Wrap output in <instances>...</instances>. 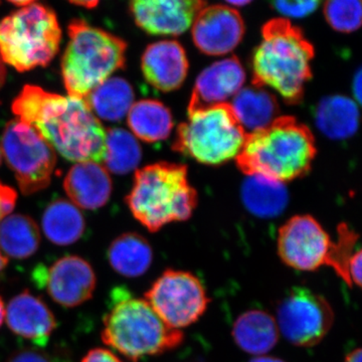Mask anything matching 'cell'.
<instances>
[{
    "label": "cell",
    "instance_id": "39",
    "mask_svg": "<svg viewBox=\"0 0 362 362\" xmlns=\"http://www.w3.org/2000/svg\"><path fill=\"white\" fill-rule=\"evenodd\" d=\"M250 362H286L277 357H272L268 356H256L251 359Z\"/></svg>",
    "mask_w": 362,
    "mask_h": 362
},
{
    "label": "cell",
    "instance_id": "42",
    "mask_svg": "<svg viewBox=\"0 0 362 362\" xmlns=\"http://www.w3.org/2000/svg\"><path fill=\"white\" fill-rule=\"evenodd\" d=\"M6 320V305H4V300L0 297V327Z\"/></svg>",
    "mask_w": 362,
    "mask_h": 362
},
{
    "label": "cell",
    "instance_id": "25",
    "mask_svg": "<svg viewBox=\"0 0 362 362\" xmlns=\"http://www.w3.org/2000/svg\"><path fill=\"white\" fill-rule=\"evenodd\" d=\"M42 228L52 244L70 246L84 235V216L71 202L56 199L47 206L42 214Z\"/></svg>",
    "mask_w": 362,
    "mask_h": 362
},
{
    "label": "cell",
    "instance_id": "24",
    "mask_svg": "<svg viewBox=\"0 0 362 362\" xmlns=\"http://www.w3.org/2000/svg\"><path fill=\"white\" fill-rule=\"evenodd\" d=\"M134 97L132 86L125 78L113 77L98 86L85 101L98 119L119 122L129 113Z\"/></svg>",
    "mask_w": 362,
    "mask_h": 362
},
{
    "label": "cell",
    "instance_id": "33",
    "mask_svg": "<svg viewBox=\"0 0 362 362\" xmlns=\"http://www.w3.org/2000/svg\"><path fill=\"white\" fill-rule=\"evenodd\" d=\"M16 199H18V194L16 190L0 182V223L13 213Z\"/></svg>",
    "mask_w": 362,
    "mask_h": 362
},
{
    "label": "cell",
    "instance_id": "36",
    "mask_svg": "<svg viewBox=\"0 0 362 362\" xmlns=\"http://www.w3.org/2000/svg\"><path fill=\"white\" fill-rule=\"evenodd\" d=\"M81 362H123L110 350L94 349L86 354Z\"/></svg>",
    "mask_w": 362,
    "mask_h": 362
},
{
    "label": "cell",
    "instance_id": "44",
    "mask_svg": "<svg viewBox=\"0 0 362 362\" xmlns=\"http://www.w3.org/2000/svg\"><path fill=\"white\" fill-rule=\"evenodd\" d=\"M7 263H8V259L0 251V273L6 268Z\"/></svg>",
    "mask_w": 362,
    "mask_h": 362
},
{
    "label": "cell",
    "instance_id": "7",
    "mask_svg": "<svg viewBox=\"0 0 362 362\" xmlns=\"http://www.w3.org/2000/svg\"><path fill=\"white\" fill-rule=\"evenodd\" d=\"M62 30L49 7L33 1L0 21V58L16 71L47 66L58 54Z\"/></svg>",
    "mask_w": 362,
    "mask_h": 362
},
{
    "label": "cell",
    "instance_id": "31",
    "mask_svg": "<svg viewBox=\"0 0 362 362\" xmlns=\"http://www.w3.org/2000/svg\"><path fill=\"white\" fill-rule=\"evenodd\" d=\"M324 14L333 30L343 33L356 32L361 25V2L335 0L324 4Z\"/></svg>",
    "mask_w": 362,
    "mask_h": 362
},
{
    "label": "cell",
    "instance_id": "30",
    "mask_svg": "<svg viewBox=\"0 0 362 362\" xmlns=\"http://www.w3.org/2000/svg\"><path fill=\"white\" fill-rule=\"evenodd\" d=\"M337 240L333 242L326 266L332 268L337 276L344 281L345 284L351 287L349 267L352 257L356 254L354 250L358 243L359 235L346 223H341L337 226Z\"/></svg>",
    "mask_w": 362,
    "mask_h": 362
},
{
    "label": "cell",
    "instance_id": "4",
    "mask_svg": "<svg viewBox=\"0 0 362 362\" xmlns=\"http://www.w3.org/2000/svg\"><path fill=\"white\" fill-rule=\"evenodd\" d=\"M101 337L105 344L132 362L159 356L180 346L182 331L164 323L150 305L122 287L111 293Z\"/></svg>",
    "mask_w": 362,
    "mask_h": 362
},
{
    "label": "cell",
    "instance_id": "41",
    "mask_svg": "<svg viewBox=\"0 0 362 362\" xmlns=\"http://www.w3.org/2000/svg\"><path fill=\"white\" fill-rule=\"evenodd\" d=\"M6 66H4V62L0 58V89L4 87V83H6Z\"/></svg>",
    "mask_w": 362,
    "mask_h": 362
},
{
    "label": "cell",
    "instance_id": "17",
    "mask_svg": "<svg viewBox=\"0 0 362 362\" xmlns=\"http://www.w3.org/2000/svg\"><path fill=\"white\" fill-rule=\"evenodd\" d=\"M6 321L14 334L37 346H45L57 328V319L51 309L28 290L9 301Z\"/></svg>",
    "mask_w": 362,
    "mask_h": 362
},
{
    "label": "cell",
    "instance_id": "10",
    "mask_svg": "<svg viewBox=\"0 0 362 362\" xmlns=\"http://www.w3.org/2000/svg\"><path fill=\"white\" fill-rule=\"evenodd\" d=\"M144 300L169 327L180 330L199 321L211 299L197 276L187 271H164L145 293Z\"/></svg>",
    "mask_w": 362,
    "mask_h": 362
},
{
    "label": "cell",
    "instance_id": "20",
    "mask_svg": "<svg viewBox=\"0 0 362 362\" xmlns=\"http://www.w3.org/2000/svg\"><path fill=\"white\" fill-rule=\"evenodd\" d=\"M275 317L268 312L250 310L238 317L233 326V337L243 351L255 356H265L279 341Z\"/></svg>",
    "mask_w": 362,
    "mask_h": 362
},
{
    "label": "cell",
    "instance_id": "37",
    "mask_svg": "<svg viewBox=\"0 0 362 362\" xmlns=\"http://www.w3.org/2000/svg\"><path fill=\"white\" fill-rule=\"evenodd\" d=\"M354 95L357 101L361 102V71H357L354 80Z\"/></svg>",
    "mask_w": 362,
    "mask_h": 362
},
{
    "label": "cell",
    "instance_id": "18",
    "mask_svg": "<svg viewBox=\"0 0 362 362\" xmlns=\"http://www.w3.org/2000/svg\"><path fill=\"white\" fill-rule=\"evenodd\" d=\"M187 52L175 40H161L146 47L141 59L145 80L161 92L180 89L188 73Z\"/></svg>",
    "mask_w": 362,
    "mask_h": 362
},
{
    "label": "cell",
    "instance_id": "34",
    "mask_svg": "<svg viewBox=\"0 0 362 362\" xmlns=\"http://www.w3.org/2000/svg\"><path fill=\"white\" fill-rule=\"evenodd\" d=\"M6 362H52L49 356L35 349H23L14 352Z\"/></svg>",
    "mask_w": 362,
    "mask_h": 362
},
{
    "label": "cell",
    "instance_id": "23",
    "mask_svg": "<svg viewBox=\"0 0 362 362\" xmlns=\"http://www.w3.org/2000/svg\"><path fill=\"white\" fill-rule=\"evenodd\" d=\"M242 199L255 216L273 218L282 214L289 202L284 183L259 175L247 176L243 183Z\"/></svg>",
    "mask_w": 362,
    "mask_h": 362
},
{
    "label": "cell",
    "instance_id": "43",
    "mask_svg": "<svg viewBox=\"0 0 362 362\" xmlns=\"http://www.w3.org/2000/svg\"><path fill=\"white\" fill-rule=\"evenodd\" d=\"M33 1H30V0H23V1H11V4L13 6L18 7V8H23V7L30 6L32 4Z\"/></svg>",
    "mask_w": 362,
    "mask_h": 362
},
{
    "label": "cell",
    "instance_id": "11",
    "mask_svg": "<svg viewBox=\"0 0 362 362\" xmlns=\"http://www.w3.org/2000/svg\"><path fill=\"white\" fill-rule=\"evenodd\" d=\"M279 332L298 347L320 343L334 323V312L321 295L303 287L293 288L278 305Z\"/></svg>",
    "mask_w": 362,
    "mask_h": 362
},
{
    "label": "cell",
    "instance_id": "2",
    "mask_svg": "<svg viewBox=\"0 0 362 362\" xmlns=\"http://www.w3.org/2000/svg\"><path fill=\"white\" fill-rule=\"evenodd\" d=\"M314 47L297 26L274 18L262 28V40L252 59V85L272 88L286 103L299 104L312 77Z\"/></svg>",
    "mask_w": 362,
    "mask_h": 362
},
{
    "label": "cell",
    "instance_id": "9",
    "mask_svg": "<svg viewBox=\"0 0 362 362\" xmlns=\"http://www.w3.org/2000/svg\"><path fill=\"white\" fill-rule=\"evenodd\" d=\"M0 148L16 175L21 194H37L51 185L56 151L32 126L20 120L7 123Z\"/></svg>",
    "mask_w": 362,
    "mask_h": 362
},
{
    "label": "cell",
    "instance_id": "3",
    "mask_svg": "<svg viewBox=\"0 0 362 362\" xmlns=\"http://www.w3.org/2000/svg\"><path fill=\"white\" fill-rule=\"evenodd\" d=\"M317 153L311 130L292 116H279L263 129L247 135L235 160L247 176L284 183L306 175Z\"/></svg>",
    "mask_w": 362,
    "mask_h": 362
},
{
    "label": "cell",
    "instance_id": "21",
    "mask_svg": "<svg viewBox=\"0 0 362 362\" xmlns=\"http://www.w3.org/2000/svg\"><path fill=\"white\" fill-rule=\"evenodd\" d=\"M230 106L247 134L263 129L279 117L275 96L258 86L243 88L233 98Z\"/></svg>",
    "mask_w": 362,
    "mask_h": 362
},
{
    "label": "cell",
    "instance_id": "1",
    "mask_svg": "<svg viewBox=\"0 0 362 362\" xmlns=\"http://www.w3.org/2000/svg\"><path fill=\"white\" fill-rule=\"evenodd\" d=\"M11 110L68 160L103 161L106 129L85 100L26 85Z\"/></svg>",
    "mask_w": 362,
    "mask_h": 362
},
{
    "label": "cell",
    "instance_id": "19",
    "mask_svg": "<svg viewBox=\"0 0 362 362\" xmlns=\"http://www.w3.org/2000/svg\"><path fill=\"white\" fill-rule=\"evenodd\" d=\"M64 189L78 209L95 211L110 199L113 183L108 170L99 162H78L64 180Z\"/></svg>",
    "mask_w": 362,
    "mask_h": 362
},
{
    "label": "cell",
    "instance_id": "8",
    "mask_svg": "<svg viewBox=\"0 0 362 362\" xmlns=\"http://www.w3.org/2000/svg\"><path fill=\"white\" fill-rule=\"evenodd\" d=\"M247 135L230 103L216 105L188 112L173 149L199 163L220 165L237 158Z\"/></svg>",
    "mask_w": 362,
    "mask_h": 362
},
{
    "label": "cell",
    "instance_id": "32",
    "mask_svg": "<svg viewBox=\"0 0 362 362\" xmlns=\"http://www.w3.org/2000/svg\"><path fill=\"white\" fill-rule=\"evenodd\" d=\"M319 1H275L273 6L282 16L288 18H305L316 11Z\"/></svg>",
    "mask_w": 362,
    "mask_h": 362
},
{
    "label": "cell",
    "instance_id": "35",
    "mask_svg": "<svg viewBox=\"0 0 362 362\" xmlns=\"http://www.w3.org/2000/svg\"><path fill=\"white\" fill-rule=\"evenodd\" d=\"M361 268H362V252L361 250H357L354 256L352 257L349 267V276L351 287L354 285L361 287Z\"/></svg>",
    "mask_w": 362,
    "mask_h": 362
},
{
    "label": "cell",
    "instance_id": "27",
    "mask_svg": "<svg viewBox=\"0 0 362 362\" xmlns=\"http://www.w3.org/2000/svg\"><path fill=\"white\" fill-rule=\"evenodd\" d=\"M131 133L144 142L168 139L173 128L170 110L156 100H141L133 104L127 115Z\"/></svg>",
    "mask_w": 362,
    "mask_h": 362
},
{
    "label": "cell",
    "instance_id": "13",
    "mask_svg": "<svg viewBox=\"0 0 362 362\" xmlns=\"http://www.w3.org/2000/svg\"><path fill=\"white\" fill-rule=\"evenodd\" d=\"M33 276L35 284L65 308H75L89 301L96 289L94 269L78 256L63 257L49 268L40 265Z\"/></svg>",
    "mask_w": 362,
    "mask_h": 362
},
{
    "label": "cell",
    "instance_id": "6",
    "mask_svg": "<svg viewBox=\"0 0 362 362\" xmlns=\"http://www.w3.org/2000/svg\"><path fill=\"white\" fill-rule=\"evenodd\" d=\"M68 33L62 77L69 96L85 100L112 74L125 66L127 44L81 20L71 21Z\"/></svg>",
    "mask_w": 362,
    "mask_h": 362
},
{
    "label": "cell",
    "instance_id": "22",
    "mask_svg": "<svg viewBox=\"0 0 362 362\" xmlns=\"http://www.w3.org/2000/svg\"><path fill=\"white\" fill-rule=\"evenodd\" d=\"M110 266L119 275L137 278L149 270L153 262V250L139 233H125L111 243L107 252Z\"/></svg>",
    "mask_w": 362,
    "mask_h": 362
},
{
    "label": "cell",
    "instance_id": "16",
    "mask_svg": "<svg viewBox=\"0 0 362 362\" xmlns=\"http://www.w3.org/2000/svg\"><path fill=\"white\" fill-rule=\"evenodd\" d=\"M245 81L246 71L237 57L216 62L197 77L187 112L226 103L243 89Z\"/></svg>",
    "mask_w": 362,
    "mask_h": 362
},
{
    "label": "cell",
    "instance_id": "12",
    "mask_svg": "<svg viewBox=\"0 0 362 362\" xmlns=\"http://www.w3.org/2000/svg\"><path fill=\"white\" fill-rule=\"evenodd\" d=\"M333 242L309 214L295 216L281 226L277 252L283 263L297 271L313 272L327 265Z\"/></svg>",
    "mask_w": 362,
    "mask_h": 362
},
{
    "label": "cell",
    "instance_id": "5",
    "mask_svg": "<svg viewBox=\"0 0 362 362\" xmlns=\"http://www.w3.org/2000/svg\"><path fill=\"white\" fill-rule=\"evenodd\" d=\"M197 202L187 166L168 162L150 164L136 171L134 185L126 197L131 214L151 233L168 223L189 220Z\"/></svg>",
    "mask_w": 362,
    "mask_h": 362
},
{
    "label": "cell",
    "instance_id": "29",
    "mask_svg": "<svg viewBox=\"0 0 362 362\" xmlns=\"http://www.w3.org/2000/svg\"><path fill=\"white\" fill-rule=\"evenodd\" d=\"M142 158V149L137 138L123 128L106 130L104 149V168L118 175L135 170Z\"/></svg>",
    "mask_w": 362,
    "mask_h": 362
},
{
    "label": "cell",
    "instance_id": "38",
    "mask_svg": "<svg viewBox=\"0 0 362 362\" xmlns=\"http://www.w3.org/2000/svg\"><path fill=\"white\" fill-rule=\"evenodd\" d=\"M362 352L361 349H356L349 352L345 356L344 362H361Z\"/></svg>",
    "mask_w": 362,
    "mask_h": 362
},
{
    "label": "cell",
    "instance_id": "28",
    "mask_svg": "<svg viewBox=\"0 0 362 362\" xmlns=\"http://www.w3.org/2000/svg\"><path fill=\"white\" fill-rule=\"evenodd\" d=\"M40 232L35 220L25 214H11L0 223V251L6 258H30L39 250Z\"/></svg>",
    "mask_w": 362,
    "mask_h": 362
},
{
    "label": "cell",
    "instance_id": "26",
    "mask_svg": "<svg viewBox=\"0 0 362 362\" xmlns=\"http://www.w3.org/2000/svg\"><path fill=\"white\" fill-rule=\"evenodd\" d=\"M358 117L354 100L344 96L324 98L315 110L317 127L324 135L335 140L347 139L356 134Z\"/></svg>",
    "mask_w": 362,
    "mask_h": 362
},
{
    "label": "cell",
    "instance_id": "14",
    "mask_svg": "<svg viewBox=\"0 0 362 362\" xmlns=\"http://www.w3.org/2000/svg\"><path fill=\"white\" fill-rule=\"evenodd\" d=\"M195 47L207 56H225L245 35V23L237 9L228 4L204 6L192 23Z\"/></svg>",
    "mask_w": 362,
    "mask_h": 362
},
{
    "label": "cell",
    "instance_id": "15",
    "mask_svg": "<svg viewBox=\"0 0 362 362\" xmlns=\"http://www.w3.org/2000/svg\"><path fill=\"white\" fill-rule=\"evenodd\" d=\"M206 6L199 0H135L129 4L136 25L144 32L169 37L187 32Z\"/></svg>",
    "mask_w": 362,
    "mask_h": 362
},
{
    "label": "cell",
    "instance_id": "40",
    "mask_svg": "<svg viewBox=\"0 0 362 362\" xmlns=\"http://www.w3.org/2000/svg\"><path fill=\"white\" fill-rule=\"evenodd\" d=\"M71 4H74V6H82L84 7V8L87 9H92L95 8L99 4V2L98 1H71Z\"/></svg>",
    "mask_w": 362,
    "mask_h": 362
},
{
    "label": "cell",
    "instance_id": "45",
    "mask_svg": "<svg viewBox=\"0 0 362 362\" xmlns=\"http://www.w3.org/2000/svg\"><path fill=\"white\" fill-rule=\"evenodd\" d=\"M1 161H2V152H1V148H0V164H1Z\"/></svg>",
    "mask_w": 362,
    "mask_h": 362
}]
</instances>
